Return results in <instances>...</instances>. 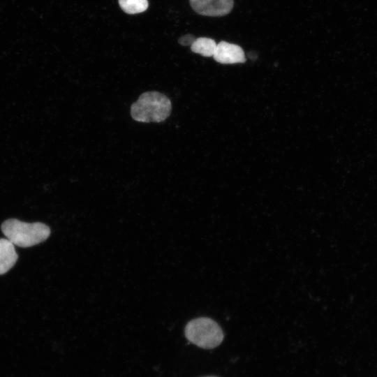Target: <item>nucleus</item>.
<instances>
[{
    "instance_id": "1",
    "label": "nucleus",
    "mask_w": 377,
    "mask_h": 377,
    "mask_svg": "<svg viewBox=\"0 0 377 377\" xmlns=\"http://www.w3.org/2000/svg\"><path fill=\"white\" fill-rule=\"evenodd\" d=\"M1 228L6 239L23 248L40 244L50 235V228L43 223H26L15 219L6 220Z\"/></svg>"
},
{
    "instance_id": "2",
    "label": "nucleus",
    "mask_w": 377,
    "mask_h": 377,
    "mask_svg": "<svg viewBox=\"0 0 377 377\" xmlns=\"http://www.w3.org/2000/svg\"><path fill=\"white\" fill-rule=\"evenodd\" d=\"M172 110L170 99L158 91H147L142 94L132 104V118L140 122H161L167 119Z\"/></svg>"
},
{
    "instance_id": "3",
    "label": "nucleus",
    "mask_w": 377,
    "mask_h": 377,
    "mask_svg": "<svg viewBox=\"0 0 377 377\" xmlns=\"http://www.w3.org/2000/svg\"><path fill=\"white\" fill-rule=\"evenodd\" d=\"M184 333L190 342L205 349L216 348L223 339V331L218 323L205 317L195 318L188 322Z\"/></svg>"
},
{
    "instance_id": "4",
    "label": "nucleus",
    "mask_w": 377,
    "mask_h": 377,
    "mask_svg": "<svg viewBox=\"0 0 377 377\" xmlns=\"http://www.w3.org/2000/svg\"><path fill=\"white\" fill-rule=\"evenodd\" d=\"M192 8L198 14L206 16H223L233 8V0H190Z\"/></svg>"
},
{
    "instance_id": "5",
    "label": "nucleus",
    "mask_w": 377,
    "mask_h": 377,
    "mask_svg": "<svg viewBox=\"0 0 377 377\" xmlns=\"http://www.w3.org/2000/svg\"><path fill=\"white\" fill-rule=\"evenodd\" d=\"M214 59L223 64L244 63L245 54L243 49L235 44L221 41L216 44Z\"/></svg>"
},
{
    "instance_id": "6",
    "label": "nucleus",
    "mask_w": 377,
    "mask_h": 377,
    "mask_svg": "<svg viewBox=\"0 0 377 377\" xmlns=\"http://www.w3.org/2000/svg\"><path fill=\"white\" fill-rule=\"evenodd\" d=\"M18 258L15 245L8 239H0V275L6 274Z\"/></svg>"
},
{
    "instance_id": "7",
    "label": "nucleus",
    "mask_w": 377,
    "mask_h": 377,
    "mask_svg": "<svg viewBox=\"0 0 377 377\" xmlns=\"http://www.w3.org/2000/svg\"><path fill=\"white\" fill-rule=\"evenodd\" d=\"M216 47V42L209 38H196L191 45L192 52L204 57H213Z\"/></svg>"
},
{
    "instance_id": "8",
    "label": "nucleus",
    "mask_w": 377,
    "mask_h": 377,
    "mask_svg": "<svg viewBox=\"0 0 377 377\" xmlns=\"http://www.w3.org/2000/svg\"><path fill=\"white\" fill-rule=\"evenodd\" d=\"M119 4L121 8L128 14L142 13L148 8L147 0H119Z\"/></svg>"
},
{
    "instance_id": "9",
    "label": "nucleus",
    "mask_w": 377,
    "mask_h": 377,
    "mask_svg": "<svg viewBox=\"0 0 377 377\" xmlns=\"http://www.w3.org/2000/svg\"><path fill=\"white\" fill-rule=\"evenodd\" d=\"M195 38L191 34H186L180 37L178 42L182 45H191Z\"/></svg>"
},
{
    "instance_id": "10",
    "label": "nucleus",
    "mask_w": 377,
    "mask_h": 377,
    "mask_svg": "<svg viewBox=\"0 0 377 377\" xmlns=\"http://www.w3.org/2000/svg\"><path fill=\"white\" fill-rule=\"evenodd\" d=\"M205 377H216V376H205Z\"/></svg>"
}]
</instances>
